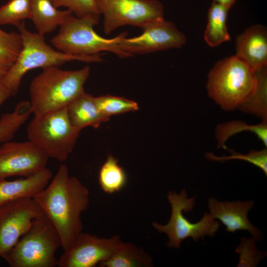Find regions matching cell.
<instances>
[{
	"label": "cell",
	"instance_id": "6da1fadb",
	"mask_svg": "<svg viewBox=\"0 0 267 267\" xmlns=\"http://www.w3.org/2000/svg\"><path fill=\"white\" fill-rule=\"evenodd\" d=\"M57 230L64 251L82 232L81 220L89 204V190L76 178L70 177L62 164L48 184L33 198Z\"/></svg>",
	"mask_w": 267,
	"mask_h": 267
},
{
	"label": "cell",
	"instance_id": "7a4b0ae2",
	"mask_svg": "<svg viewBox=\"0 0 267 267\" xmlns=\"http://www.w3.org/2000/svg\"><path fill=\"white\" fill-rule=\"evenodd\" d=\"M90 68L64 70L57 66L43 69L32 81L29 100L32 114L40 116L65 107L84 91Z\"/></svg>",
	"mask_w": 267,
	"mask_h": 267
},
{
	"label": "cell",
	"instance_id": "3957f363",
	"mask_svg": "<svg viewBox=\"0 0 267 267\" xmlns=\"http://www.w3.org/2000/svg\"><path fill=\"white\" fill-rule=\"evenodd\" d=\"M17 27L21 36L22 47L16 61L7 70L1 83L9 90L12 96L17 92L24 75L32 69L58 67L74 60L85 62L103 61L100 55H73L54 49L45 42L44 36L28 30L24 21Z\"/></svg>",
	"mask_w": 267,
	"mask_h": 267
},
{
	"label": "cell",
	"instance_id": "277c9868",
	"mask_svg": "<svg viewBox=\"0 0 267 267\" xmlns=\"http://www.w3.org/2000/svg\"><path fill=\"white\" fill-rule=\"evenodd\" d=\"M257 76L235 55L217 62L210 71L207 88L209 96L226 110H233L254 92Z\"/></svg>",
	"mask_w": 267,
	"mask_h": 267
},
{
	"label": "cell",
	"instance_id": "5b68a950",
	"mask_svg": "<svg viewBox=\"0 0 267 267\" xmlns=\"http://www.w3.org/2000/svg\"><path fill=\"white\" fill-rule=\"evenodd\" d=\"M60 247L58 233L43 211L4 259L11 267H54Z\"/></svg>",
	"mask_w": 267,
	"mask_h": 267
},
{
	"label": "cell",
	"instance_id": "8992f818",
	"mask_svg": "<svg viewBox=\"0 0 267 267\" xmlns=\"http://www.w3.org/2000/svg\"><path fill=\"white\" fill-rule=\"evenodd\" d=\"M99 15L82 17L69 16L59 26V30L50 40L51 44L63 52L78 55H97L102 51L113 52L120 58L131 55L123 51L118 42L123 33L112 39H106L96 33L93 27L98 23Z\"/></svg>",
	"mask_w": 267,
	"mask_h": 267
},
{
	"label": "cell",
	"instance_id": "52a82bcc",
	"mask_svg": "<svg viewBox=\"0 0 267 267\" xmlns=\"http://www.w3.org/2000/svg\"><path fill=\"white\" fill-rule=\"evenodd\" d=\"M28 139L48 158L65 161L80 132L72 124L67 107L34 116L27 127Z\"/></svg>",
	"mask_w": 267,
	"mask_h": 267
},
{
	"label": "cell",
	"instance_id": "ba28073f",
	"mask_svg": "<svg viewBox=\"0 0 267 267\" xmlns=\"http://www.w3.org/2000/svg\"><path fill=\"white\" fill-rule=\"evenodd\" d=\"M167 198L172 208L168 222L162 225L153 222L152 225L159 233L167 235L168 247L179 249L182 242L189 237L195 241L205 235L213 237L219 229L220 222L207 213L196 223L191 222L183 216L182 212L187 213L193 209L196 199L195 197L188 198L186 190L182 189L179 194L169 191Z\"/></svg>",
	"mask_w": 267,
	"mask_h": 267
},
{
	"label": "cell",
	"instance_id": "9c48e42d",
	"mask_svg": "<svg viewBox=\"0 0 267 267\" xmlns=\"http://www.w3.org/2000/svg\"><path fill=\"white\" fill-rule=\"evenodd\" d=\"M103 30L108 35L126 25L143 28L164 18L163 6L157 0H107L100 4Z\"/></svg>",
	"mask_w": 267,
	"mask_h": 267
},
{
	"label": "cell",
	"instance_id": "30bf717a",
	"mask_svg": "<svg viewBox=\"0 0 267 267\" xmlns=\"http://www.w3.org/2000/svg\"><path fill=\"white\" fill-rule=\"evenodd\" d=\"M142 33L137 37L127 38L123 34L118 42L124 52L133 56L171 48H179L186 42V37L172 22L164 18L157 20L142 28Z\"/></svg>",
	"mask_w": 267,
	"mask_h": 267
},
{
	"label": "cell",
	"instance_id": "8fae6325",
	"mask_svg": "<svg viewBox=\"0 0 267 267\" xmlns=\"http://www.w3.org/2000/svg\"><path fill=\"white\" fill-rule=\"evenodd\" d=\"M42 212L33 198L0 204V258L5 257Z\"/></svg>",
	"mask_w": 267,
	"mask_h": 267
},
{
	"label": "cell",
	"instance_id": "7c38bea8",
	"mask_svg": "<svg viewBox=\"0 0 267 267\" xmlns=\"http://www.w3.org/2000/svg\"><path fill=\"white\" fill-rule=\"evenodd\" d=\"M118 235L100 238L82 232L58 259L59 267H94L106 261L123 244Z\"/></svg>",
	"mask_w": 267,
	"mask_h": 267
},
{
	"label": "cell",
	"instance_id": "4fadbf2b",
	"mask_svg": "<svg viewBox=\"0 0 267 267\" xmlns=\"http://www.w3.org/2000/svg\"><path fill=\"white\" fill-rule=\"evenodd\" d=\"M48 157L32 142H5L0 147V181L26 177L46 168Z\"/></svg>",
	"mask_w": 267,
	"mask_h": 267
},
{
	"label": "cell",
	"instance_id": "5bb4252c",
	"mask_svg": "<svg viewBox=\"0 0 267 267\" xmlns=\"http://www.w3.org/2000/svg\"><path fill=\"white\" fill-rule=\"evenodd\" d=\"M254 204L253 200L221 202L213 197L208 200L209 214L222 222L226 227V232L234 233L238 230H246L259 241L263 237L262 232L248 218V212Z\"/></svg>",
	"mask_w": 267,
	"mask_h": 267
},
{
	"label": "cell",
	"instance_id": "9a60e30c",
	"mask_svg": "<svg viewBox=\"0 0 267 267\" xmlns=\"http://www.w3.org/2000/svg\"><path fill=\"white\" fill-rule=\"evenodd\" d=\"M235 56L257 72L267 64V32L261 25L246 29L236 40Z\"/></svg>",
	"mask_w": 267,
	"mask_h": 267
},
{
	"label": "cell",
	"instance_id": "2e32d148",
	"mask_svg": "<svg viewBox=\"0 0 267 267\" xmlns=\"http://www.w3.org/2000/svg\"><path fill=\"white\" fill-rule=\"evenodd\" d=\"M52 178L51 171L45 168L28 177L0 181V204L19 198H33L46 187Z\"/></svg>",
	"mask_w": 267,
	"mask_h": 267
},
{
	"label": "cell",
	"instance_id": "e0dca14e",
	"mask_svg": "<svg viewBox=\"0 0 267 267\" xmlns=\"http://www.w3.org/2000/svg\"><path fill=\"white\" fill-rule=\"evenodd\" d=\"M67 111L72 124L80 132L87 127L97 128L110 118L100 111L95 97L85 91L68 105Z\"/></svg>",
	"mask_w": 267,
	"mask_h": 267
},
{
	"label": "cell",
	"instance_id": "ac0fdd59",
	"mask_svg": "<svg viewBox=\"0 0 267 267\" xmlns=\"http://www.w3.org/2000/svg\"><path fill=\"white\" fill-rule=\"evenodd\" d=\"M73 14L67 9H58L49 0H32L30 19L41 35L53 31Z\"/></svg>",
	"mask_w": 267,
	"mask_h": 267
},
{
	"label": "cell",
	"instance_id": "d6986e66",
	"mask_svg": "<svg viewBox=\"0 0 267 267\" xmlns=\"http://www.w3.org/2000/svg\"><path fill=\"white\" fill-rule=\"evenodd\" d=\"M152 259L142 248L131 242H124L122 246L105 261L101 267H150Z\"/></svg>",
	"mask_w": 267,
	"mask_h": 267
},
{
	"label": "cell",
	"instance_id": "ffe728a7",
	"mask_svg": "<svg viewBox=\"0 0 267 267\" xmlns=\"http://www.w3.org/2000/svg\"><path fill=\"white\" fill-rule=\"evenodd\" d=\"M229 8L213 2L209 9L207 24L204 39L210 46L215 47L230 41V37L226 26V19Z\"/></svg>",
	"mask_w": 267,
	"mask_h": 267
},
{
	"label": "cell",
	"instance_id": "44dd1931",
	"mask_svg": "<svg viewBox=\"0 0 267 267\" xmlns=\"http://www.w3.org/2000/svg\"><path fill=\"white\" fill-rule=\"evenodd\" d=\"M98 182L102 190L110 194L121 190L126 186L127 174L119 164L118 159L113 156L109 155L101 166Z\"/></svg>",
	"mask_w": 267,
	"mask_h": 267
},
{
	"label": "cell",
	"instance_id": "7402d4cb",
	"mask_svg": "<svg viewBox=\"0 0 267 267\" xmlns=\"http://www.w3.org/2000/svg\"><path fill=\"white\" fill-rule=\"evenodd\" d=\"M32 114L29 100H22L14 110L0 118V142L10 141Z\"/></svg>",
	"mask_w": 267,
	"mask_h": 267
},
{
	"label": "cell",
	"instance_id": "603a6c76",
	"mask_svg": "<svg viewBox=\"0 0 267 267\" xmlns=\"http://www.w3.org/2000/svg\"><path fill=\"white\" fill-rule=\"evenodd\" d=\"M257 85L253 94L238 108L267 121V74L266 67L256 72Z\"/></svg>",
	"mask_w": 267,
	"mask_h": 267
},
{
	"label": "cell",
	"instance_id": "cb8c5ba5",
	"mask_svg": "<svg viewBox=\"0 0 267 267\" xmlns=\"http://www.w3.org/2000/svg\"><path fill=\"white\" fill-rule=\"evenodd\" d=\"M246 131L254 133L267 146V122L264 121L257 125H248L245 122L233 121L218 126L216 133L218 146L226 149L225 142L229 137L239 132Z\"/></svg>",
	"mask_w": 267,
	"mask_h": 267
},
{
	"label": "cell",
	"instance_id": "d4e9b609",
	"mask_svg": "<svg viewBox=\"0 0 267 267\" xmlns=\"http://www.w3.org/2000/svg\"><path fill=\"white\" fill-rule=\"evenodd\" d=\"M22 47L20 33L0 28V68L8 69L16 61Z\"/></svg>",
	"mask_w": 267,
	"mask_h": 267
},
{
	"label": "cell",
	"instance_id": "484cf974",
	"mask_svg": "<svg viewBox=\"0 0 267 267\" xmlns=\"http://www.w3.org/2000/svg\"><path fill=\"white\" fill-rule=\"evenodd\" d=\"M32 0H9L0 7V25L18 26L30 19Z\"/></svg>",
	"mask_w": 267,
	"mask_h": 267
},
{
	"label": "cell",
	"instance_id": "4316f807",
	"mask_svg": "<svg viewBox=\"0 0 267 267\" xmlns=\"http://www.w3.org/2000/svg\"><path fill=\"white\" fill-rule=\"evenodd\" d=\"M95 101L100 111L109 118L139 109L138 104L134 101L110 94L95 97Z\"/></svg>",
	"mask_w": 267,
	"mask_h": 267
},
{
	"label": "cell",
	"instance_id": "83f0119b",
	"mask_svg": "<svg viewBox=\"0 0 267 267\" xmlns=\"http://www.w3.org/2000/svg\"><path fill=\"white\" fill-rule=\"evenodd\" d=\"M257 242L252 237H243L235 249L239 255L237 267H255L266 256V253L260 251L256 245Z\"/></svg>",
	"mask_w": 267,
	"mask_h": 267
},
{
	"label": "cell",
	"instance_id": "f1b7e54d",
	"mask_svg": "<svg viewBox=\"0 0 267 267\" xmlns=\"http://www.w3.org/2000/svg\"><path fill=\"white\" fill-rule=\"evenodd\" d=\"M56 8L64 7L77 17L101 14L99 0H49Z\"/></svg>",
	"mask_w": 267,
	"mask_h": 267
},
{
	"label": "cell",
	"instance_id": "f546056e",
	"mask_svg": "<svg viewBox=\"0 0 267 267\" xmlns=\"http://www.w3.org/2000/svg\"><path fill=\"white\" fill-rule=\"evenodd\" d=\"M229 150L231 153L230 156L219 157L209 153L207 154L206 157L209 160L222 162L233 159L244 160L259 168L266 176L267 175V150L266 149L260 151L252 150L247 154H240L234 150Z\"/></svg>",
	"mask_w": 267,
	"mask_h": 267
},
{
	"label": "cell",
	"instance_id": "4dcf8cb0",
	"mask_svg": "<svg viewBox=\"0 0 267 267\" xmlns=\"http://www.w3.org/2000/svg\"><path fill=\"white\" fill-rule=\"evenodd\" d=\"M12 95L9 90L1 84L0 85V107Z\"/></svg>",
	"mask_w": 267,
	"mask_h": 267
},
{
	"label": "cell",
	"instance_id": "1f68e13d",
	"mask_svg": "<svg viewBox=\"0 0 267 267\" xmlns=\"http://www.w3.org/2000/svg\"><path fill=\"white\" fill-rule=\"evenodd\" d=\"M236 0H213V2L220 4L230 8Z\"/></svg>",
	"mask_w": 267,
	"mask_h": 267
},
{
	"label": "cell",
	"instance_id": "d6a6232c",
	"mask_svg": "<svg viewBox=\"0 0 267 267\" xmlns=\"http://www.w3.org/2000/svg\"><path fill=\"white\" fill-rule=\"evenodd\" d=\"M7 70V69L0 68V85L2 83Z\"/></svg>",
	"mask_w": 267,
	"mask_h": 267
},
{
	"label": "cell",
	"instance_id": "836d02e7",
	"mask_svg": "<svg viewBox=\"0 0 267 267\" xmlns=\"http://www.w3.org/2000/svg\"><path fill=\"white\" fill-rule=\"evenodd\" d=\"M99 0L100 1V4H101L106 2L107 0Z\"/></svg>",
	"mask_w": 267,
	"mask_h": 267
}]
</instances>
